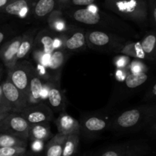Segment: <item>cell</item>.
Segmentation results:
<instances>
[{
	"label": "cell",
	"instance_id": "6da1fadb",
	"mask_svg": "<svg viewBox=\"0 0 156 156\" xmlns=\"http://www.w3.org/2000/svg\"><path fill=\"white\" fill-rule=\"evenodd\" d=\"M63 15L76 23L89 26L92 28L117 34L120 36H129L131 28L128 24L113 12L108 13L91 5L84 8L69 7L62 10Z\"/></svg>",
	"mask_w": 156,
	"mask_h": 156
},
{
	"label": "cell",
	"instance_id": "7a4b0ae2",
	"mask_svg": "<svg viewBox=\"0 0 156 156\" xmlns=\"http://www.w3.org/2000/svg\"><path fill=\"white\" fill-rule=\"evenodd\" d=\"M155 108L140 107L126 110L113 116L109 120V128L117 132H126L139 127L155 114Z\"/></svg>",
	"mask_w": 156,
	"mask_h": 156
},
{
	"label": "cell",
	"instance_id": "3957f363",
	"mask_svg": "<svg viewBox=\"0 0 156 156\" xmlns=\"http://www.w3.org/2000/svg\"><path fill=\"white\" fill-rule=\"evenodd\" d=\"M104 6L120 18L142 23L147 16L145 0H104Z\"/></svg>",
	"mask_w": 156,
	"mask_h": 156
},
{
	"label": "cell",
	"instance_id": "277c9868",
	"mask_svg": "<svg viewBox=\"0 0 156 156\" xmlns=\"http://www.w3.org/2000/svg\"><path fill=\"white\" fill-rule=\"evenodd\" d=\"M87 47L97 51L113 53L116 47L125 41L126 38L117 34L111 33L96 28H88L85 30Z\"/></svg>",
	"mask_w": 156,
	"mask_h": 156
},
{
	"label": "cell",
	"instance_id": "5b68a950",
	"mask_svg": "<svg viewBox=\"0 0 156 156\" xmlns=\"http://www.w3.org/2000/svg\"><path fill=\"white\" fill-rule=\"evenodd\" d=\"M57 34L49 29H43L37 33L32 49L34 60L37 65L47 68L49 59L52 52L55 50L54 41Z\"/></svg>",
	"mask_w": 156,
	"mask_h": 156
},
{
	"label": "cell",
	"instance_id": "8992f818",
	"mask_svg": "<svg viewBox=\"0 0 156 156\" xmlns=\"http://www.w3.org/2000/svg\"><path fill=\"white\" fill-rule=\"evenodd\" d=\"M35 69L34 66L29 61L21 59L18 61L13 67L8 69L7 79L25 96L26 98L30 78Z\"/></svg>",
	"mask_w": 156,
	"mask_h": 156
},
{
	"label": "cell",
	"instance_id": "52a82bcc",
	"mask_svg": "<svg viewBox=\"0 0 156 156\" xmlns=\"http://www.w3.org/2000/svg\"><path fill=\"white\" fill-rule=\"evenodd\" d=\"M30 126V123L19 113L10 111L0 121V133L11 134L28 141Z\"/></svg>",
	"mask_w": 156,
	"mask_h": 156
},
{
	"label": "cell",
	"instance_id": "ba28073f",
	"mask_svg": "<svg viewBox=\"0 0 156 156\" xmlns=\"http://www.w3.org/2000/svg\"><path fill=\"white\" fill-rule=\"evenodd\" d=\"M30 124L50 122L54 119L51 108L44 102L36 105H27L20 113Z\"/></svg>",
	"mask_w": 156,
	"mask_h": 156
},
{
	"label": "cell",
	"instance_id": "9c48e42d",
	"mask_svg": "<svg viewBox=\"0 0 156 156\" xmlns=\"http://www.w3.org/2000/svg\"><path fill=\"white\" fill-rule=\"evenodd\" d=\"M2 92L5 100L7 101L12 112L21 113L27 105L25 96L12 83L9 79H6L0 83Z\"/></svg>",
	"mask_w": 156,
	"mask_h": 156
},
{
	"label": "cell",
	"instance_id": "30bf717a",
	"mask_svg": "<svg viewBox=\"0 0 156 156\" xmlns=\"http://www.w3.org/2000/svg\"><path fill=\"white\" fill-rule=\"evenodd\" d=\"M47 81L43 79L35 69L30 80L27 91V105H36L44 102L47 93Z\"/></svg>",
	"mask_w": 156,
	"mask_h": 156
},
{
	"label": "cell",
	"instance_id": "8fae6325",
	"mask_svg": "<svg viewBox=\"0 0 156 156\" xmlns=\"http://www.w3.org/2000/svg\"><path fill=\"white\" fill-rule=\"evenodd\" d=\"M46 100L48 106L55 113L65 111L66 98L60 88L59 79H50L47 81V93Z\"/></svg>",
	"mask_w": 156,
	"mask_h": 156
},
{
	"label": "cell",
	"instance_id": "7c38bea8",
	"mask_svg": "<svg viewBox=\"0 0 156 156\" xmlns=\"http://www.w3.org/2000/svg\"><path fill=\"white\" fill-rule=\"evenodd\" d=\"M64 50L69 53L81 51L87 47L85 30L80 27H74L71 26L68 31L65 32Z\"/></svg>",
	"mask_w": 156,
	"mask_h": 156
},
{
	"label": "cell",
	"instance_id": "4fadbf2b",
	"mask_svg": "<svg viewBox=\"0 0 156 156\" xmlns=\"http://www.w3.org/2000/svg\"><path fill=\"white\" fill-rule=\"evenodd\" d=\"M22 39V34L14 37L3 43L0 47V59L6 69H9L16 63V56Z\"/></svg>",
	"mask_w": 156,
	"mask_h": 156
},
{
	"label": "cell",
	"instance_id": "5bb4252c",
	"mask_svg": "<svg viewBox=\"0 0 156 156\" xmlns=\"http://www.w3.org/2000/svg\"><path fill=\"white\" fill-rule=\"evenodd\" d=\"M80 123V134L87 137H94L109 128V120L100 116H89Z\"/></svg>",
	"mask_w": 156,
	"mask_h": 156
},
{
	"label": "cell",
	"instance_id": "9a60e30c",
	"mask_svg": "<svg viewBox=\"0 0 156 156\" xmlns=\"http://www.w3.org/2000/svg\"><path fill=\"white\" fill-rule=\"evenodd\" d=\"M36 1L37 0H10L0 13L15 16L21 19L28 18L31 16L32 9Z\"/></svg>",
	"mask_w": 156,
	"mask_h": 156
},
{
	"label": "cell",
	"instance_id": "2e32d148",
	"mask_svg": "<svg viewBox=\"0 0 156 156\" xmlns=\"http://www.w3.org/2000/svg\"><path fill=\"white\" fill-rule=\"evenodd\" d=\"M58 133L64 136L80 134V123L65 111L59 113L54 121Z\"/></svg>",
	"mask_w": 156,
	"mask_h": 156
},
{
	"label": "cell",
	"instance_id": "e0dca14e",
	"mask_svg": "<svg viewBox=\"0 0 156 156\" xmlns=\"http://www.w3.org/2000/svg\"><path fill=\"white\" fill-rule=\"evenodd\" d=\"M69 55L70 53L64 49H56L52 52L49 59L47 69L53 79H59L62 67Z\"/></svg>",
	"mask_w": 156,
	"mask_h": 156
},
{
	"label": "cell",
	"instance_id": "ac0fdd59",
	"mask_svg": "<svg viewBox=\"0 0 156 156\" xmlns=\"http://www.w3.org/2000/svg\"><path fill=\"white\" fill-rule=\"evenodd\" d=\"M142 149L132 143H122L104 150L98 156H140Z\"/></svg>",
	"mask_w": 156,
	"mask_h": 156
},
{
	"label": "cell",
	"instance_id": "d6986e66",
	"mask_svg": "<svg viewBox=\"0 0 156 156\" xmlns=\"http://www.w3.org/2000/svg\"><path fill=\"white\" fill-rule=\"evenodd\" d=\"M57 8L56 0H37L33 6L31 16L36 20H47Z\"/></svg>",
	"mask_w": 156,
	"mask_h": 156
},
{
	"label": "cell",
	"instance_id": "ffe728a7",
	"mask_svg": "<svg viewBox=\"0 0 156 156\" xmlns=\"http://www.w3.org/2000/svg\"><path fill=\"white\" fill-rule=\"evenodd\" d=\"M113 53L136 58V59H146V55L142 50L140 43L133 42L127 40L119 44L114 50Z\"/></svg>",
	"mask_w": 156,
	"mask_h": 156
},
{
	"label": "cell",
	"instance_id": "44dd1931",
	"mask_svg": "<svg viewBox=\"0 0 156 156\" xmlns=\"http://www.w3.org/2000/svg\"><path fill=\"white\" fill-rule=\"evenodd\" d=\"M37 33V29L35 27H31L23 34L22 39H21L16 56L17 62L25 59L32 51Z\"/></svg>",
	"mask_w": 156,
	"mask_h": 156
},
{
	"label": "cell",
	"instance_id": "7402d4cb",
	"mask_svg": "<svg viewBox=\"0 0 156 156\" xmlns=\"http://www.w3.org/2000/svg\"><path fill=\"white\" fill-rule=\"evenodd\" d=\"M50 122L30 124L29 128L28 141L31 140H41L47 142L53 137L50 129Z\"/></svg>",
	"mask_w": 156,
	"mask_h": 156
},
{
	"label": "cell",
	"instance_id": "603a6c76",
	"mask_svg": "<svg viewBox=\"0 0 156 156\" xmlns=\"http://www.w3.org/2000/svg\"><path fill=\"white\" fill-rule=\"evenodd\" d=\"M49 28L56 34L68 31L72 25H68L62 10L56 9L47 18Z\"/></svg>",
	"mask_w": 156,
	"mask_h": 156
},
{
	"label": "cell",
	"instance_id": "cb8c5ba5",
	"mask_svg": "<svg viewBox=\"0 0 156 156\" xmlns=\"http://www.w3.org/2000/svg\"><path fill=\"white\" fill-rule=\"evenodd\" d=\"M66 136L58 133L47 141L45 146L44 156H62L63 144Z\"/></svg>",
	"mask_w": 156,
	"mask_h": 156
},
{
	"label": "cell",
	"instance_id": "d4e9b609",
	"mask_svg": "<svg viewBox=\"0 0 156 156\" xmlns=\"http://www.w3.org/2000/svg\"><path fill=\"white\" fill-rule=\"evenodd\" d=\"M80 134L67 136L63 144L62 156H75L78 151Z\"/></svg>",
	"mask_w": 156,
	"mask_h": 156
},
{
	"label": "cell",
	"instance_id": "484cf974",
	"mask_svg": "<svg viewBox=\"0 0 156 156\" xmlns=\"http://www.w3.org/2000/svg\"><path fill=\"white\" fill-rule=\"evenodd\" d=\"M27 140L8 133H0V147H28Z\"/></svg>",
	"mask_w": 156,
	"mask_h": 156
},
{
	"label": "cell",
	"instance_id": "4316f807",
	"mask_svg": "<svg viewBox=\"0 0 156 156\" xmlns=\"http://www.w3.org/2000/svg\"><path fill=\"white\" fill-rule=\"evenodd\" d=\"M148 76L146 73H132L128 75L125 79L124 85L128 88L133 89L138 88L139 86L144 84L147 81Z\"/></svg>",
	"mask_w": 156,
	"mask_h": 156
},
{
	"label": "cell",
	"instance_id": "83f0119b",
	"mask_svg": "<svg viewBox=\"0 0 156 156\" xmlns=\"http://www.w3.org/2000/svg\"><path fill=\"white\" fill-rule=\"evenodd\" d=\"M142 50L147 56H151L154 54L156 49V36L152 34L146 35L141 41H140Z\"/></svg>",
	"mask_w": 156,
	"mask_h": 156
},
{
	"label": "cell",
	"instance_id": "f1b7e54d",
	"mask_svg": "<svg viewBox=\"0 0 156 156\" xmlns=\"http://www.w3.org/2000/svg\"><path fill=\"white\" fill-rule=\"evenodd\" d=\"M27 147L12 146V147H0V156H12L25 155L29 153Z\"/></svg>",
	"mask_w": 156,
	"mask_h": 156
},
{
	"label": "cell",
	"instance_id": "f546056e",
	"mask_svg": "<svg viewBox=\"0 0 156 156\" xmlns=\"http://www.w3.org/2000/svg\"><path fill=\"white\" fill-rule=\"evenodd\" d=\"M30 143V150L29 152L32 155H40L41 152H43L45 149L46 142L41 140H31Z\"/></svg>",
	"mask_w": 156,
	"mask_h": 156
},
{
	"label": "cell",
	"instance_id": "4dcf8cb0",
	"mask_svg": "<svg viewBox=\"0 0 156 156\" xmlns=\"http://www.w3.org/2000/svg\"><path fill=\"white\" fill-rule=\"evenodd\" d=\"M96 0H69L68 3L69 7L72 8H84L88 7V6L92 5ZM64 10V9H63Z\"/></svg>",
	"mask_w": 156,
	"mask_h": 156
},
{
	"label": "cell",
	"instance_id": "1f68e13d",
	"mask_svg": "<svg viewBox=\"0 0 156 156\" xmlns=\"http://www.w3.org/2000/svg\"><path fill=\"white\" fill-rule=\"evenodd\" d=\"M12 33V28L9 25L0 27V45L9 40V37Z\"/></svg>",
	"mask_w": 156,
	"mask_h": 156
},
{
	"label": "cell",
	"instance_id": "d6a6232c",
	"mask_svg": "<svg viewBox=\"0 0 156 156\" xmlns=\"http://www.w3.org/2000/svg\"><path fill=\"white\" fill-rule=\"evenodd\" d=\"M128 57L129 56H126H126H123L122 55V56L117 58V60L115 61V65L117 67H123L125 66H127V64L129 62V59Z\"/></svg>",
	"mask_w": 156,
	"mask_h": 156
},
{
	"label": "cell",
	"instance_id": "836d02e7",
	"mask_svg": "<svg viewBox=\"0 0 156 156\" xmlns=\"http://www.w3.org/2000/svg\"><path fill=\"white\" fill-rule=\"evenodd\" d=\"M12 111L10 106L6 101H0V113Z\"/></svg>",
	"mask_w": 156,
	"mask_h": 156
},
{
	"label": "cell",
	"instance_id": "e575fe53",
	"mask_svg": "<svg viewBox=\"0 0 156 156\" xmlns=\"http://www.w3.org/2000/svg\"><path fill=\"white\" fill-rule=\"evenodd\" d=\"M131 70L133 73H141L143 72V68H142L140 63H137V62H133L131 66Z\"/></svg>",
	"mask_w": 156,
	"mask_h": 156
},
{
	"label": "cell",
	"instance_id": "d590c367",
	"mask_svg": "<svg viewBox=\"0 0 156 156\" xmlns=\"http://www.w3.org/2000/svg\"><path fill=\"white\" fill-rule=\"evenodd\" d=\"M10 0H0V12L5 7Z\"/></svg>",
	"mask_w": 156,
	"mask_h": 156
},
{
	"label": "cell",
	"instance_id": "8d00e7d4",
	"mask_svg": "<svg viewBox=\"0 0 156 156\" xmlns=\"http://www.w3.org/2000/svg\"><path fill=\"white\" fill-rule=\"evenodd\" d=\"M10 112V111H9ZM9 112H3V113H0V121L1 120H2L3 119L5 118V117H6V116L8 115V114H9Z\"/></svg>",
	"mask_w": 156,
	"mask_h": 156
},
{
	"label": "cell",
	"instance_id": "74e56055",
	"mask_svg": "<svg viewBox=\"0 0 156 156\" xmlns=\"http://www.w3.org/2000/svg\"><path fill=\"white\" fill-rule=\"evenodd\" d=\"M152 15H153L154 21H155V23L156 24V6L153 9V11H152Z\"/></svg>",
	"mask_w": 156,
	"mask_h": 156
},
{
	"label": "cell",
	"instance_id": "f35d334b",
	"mask_svg": "<svg viewBox=\"0 0 156 156\" xmlns=\"http://www.w3.org/2000/svg\"><path fill=\"white\" fill-rule=\"evenodd\" d=\"M152 94H154V95H156V84L154 85L153 88H152Z\"/></svg>",
	"mask_w": 156,
	"mask_h": 156
},
{
	"label": "cell",
	"instance_id": "ab89813d",
	"mask_svg": "<svg viewBox=\"0 0 156 156\" xmlns=\"http://www.w3.org/2000/svg\"><path fill=\"white\" fill-rule=\"evenodd\" d=\"M5 15H4V14H2V13H0V22H1L2 20L4 18V17L3 16H5Z\"/></svg>",
	"mask_w": 156,
	"mask_h": 156
},
{
	"label": "cell",
	"instance_id": "60d3db41",
	"mask_svg": "<svg viewBox=\"0 0 156 156\" xmlns=\"http://www.w3.org/2000/svg\"><path fill=\"white\" fill-rule=\"evenodd\" d=\"M3 76V70L2 71H0V83H1V80H2V78Z\"/></svg>",
	"mask_w": 156,
	"mask_h": 156
},
{
	"label": "cell",
	"instance_id": "b9f144b4",
	"mask_svg": "<svg viewBox=\"0 0 156 156\" xmlns=\"http://www.w3.org/2000/svg\"><path fill=\"white\" fill-rule=\"evenodd\" d=\"M29 154H31V153H30V152H29V153L25 154V155H12V156H26V155H29Z\"/></svg>",
	"mask_w": 156,
	"mask_h": 156
},
{
	"label": "cell",
	"instance_id": "7bdbcfd3",
	"mask_svg": "<svg viewBox=\"0 0 156 156\" xmlns=\"http://www.w3.org/2000/svg\"><path fill=\"white\" fill-rule=\"evenodd\" d=\"M26 156H41V155H32V154H29V155H27Z\"/></svg>",
	"mask_w": 156,
	"mask_h": 156
},
{
	"label": "cell",
	"instance_id": "ee69618b",
	"mask_svg": "<svg viewBox=\"0 0 156 156\" xmlns=\"http://www.w3.org/2000/svg\"><path fill=\"white\" fill-rule=\"evenodd\" d=\"M0 71H2V69L1 67H0Z\"/></svg>",
	"mask_w": 156,
	"mask_h": 156
}]
</instances>
